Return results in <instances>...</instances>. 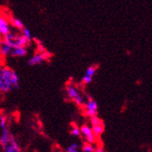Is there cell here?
Wrapping results in <instances>:
<instances>
[{
	"label": "cell",
	"mask_w": 152,
	"mask_h": 152,
	"mask_svg": "<svg viewBox=\"0 0 152 152\" xmlns=\"http://www.w3.org/2000/svg\"><path fill=\"white\" fill-rule=\"evenodd\" d=\"M20 77L16 71L9 66H0V92L7 94L19 87Z\"/></svg>",
	"instance_id": "cell-1"
},
{
	"label": "cell",
	"mask_w": 152,
	"mask_h": 152,
	"mask_svg": "<svg viewBox=\"0 0 152 152\" xmlns=\"http://www.w3.org/2000/svg\"><path fill=\"white\" fill-rule=\"evenodd\" d=\"M65 95H66L67 99L69 101L73 102L76 105L81 107L85 100L86 96L84 92L80 89V87L75 83H67L65 86Z\"/></svg>",
	"instance_id": "cell-2"
},
{
	"label": "cell",
	"mask_w": 152,
	"mask_h": 152,
	"mask_svg": "<svg viewBox=\"0 0 152 152\" xmlns=\"http://www.w3.org/2000/svg\"><path fill=\"white\" fill-rule=\"evenodd\" d=\"M82 112L85 117H87L89 118L95 117L98 114V104L97 102L92 99L91 96H86V100L81 107Z\"/></svg>",
	"instance_id": "cell-3"
},
{
	"label": "cell",
	"mask_w": 152,
	"mask_h": 152,
	"mask_svg": "<svg viewBox=\"0 0 152 152\" xmlns=\"http://www.w3.org/2000/svg\"><path fill=\"white\" fill-rule=\"evenodd\" d=\"M10 120L4 111L0 110V144L10 136Z\"/></svg>",
	"instance_id": "cell-4"
},
{
	"label": "cell",
	"mask_w": 152,
	"mask_h": 152,
	"mask_svg": "<svg viewBox=\"0 0 152 152\" xmlns=\"http://www.w3.org/2000/svg\"><path fill=\"white\" fill-rule=\"evenodd\" d=\"M0 152H23L16 138L11 135L0 144Z\"/></svg>",
	"instance_id": "cell-5"
},
{
	"label": "cell",
	"mask_w": 152,
	"mask_h": 152,
	"mask_svg": "<svg viewBox=\"0 0 152 152\" xmlns=\"http://www.w3.org/2000/svg\"><path fill=\"white\" fill-rule=\"evenodd\" d=\"M50 57H51V54L46 50L43 51H38L29 59L27 64L30 66H36V65H39L42 63L49 60Z\"/></svg>",
	"instance_id": "cell-6"
},
{
	"label": "cell",
	"mask_w": 152,
	"mask_h": 152,
	"mask_svg": "<svg viewBox=\"0 0 152 152\" xmlns=\"http://www.w3.org/2000/svg\"><path fill=\"white\" fill-rule=\"evenodd\" d=\"M90 123H91V128L92 130V133L95 135V137H100L104 131V124L103 122V121L100 118H98V116L92 117L90 118Z\"/></svg>",
	"instance_id": "cell-7"
},
{
	"label": "cell",
	"mask_w": 152,
	"mask_h": 152,
	"mask_svg": "<svg viewBox=\"0 0 152 152\" xmlns=\"http://www.w3.org/2000/svg\"><path fill=\"white\" fill-rule=\"evenodd\" d=\"M79 129H80V137L85 143L94 144L96 142V137L92 133V130L89 124H83L79 127Z\"/></svg>",
	"instance_id": "cell-8"
},
{
	"label": "cell",
	"mask_w": 152,
	"mask_h": 152,
	"mask_svg": "<svg viewBox=\"0 0 152 152\" xmlns=\"http://www.w3.org/2000/svg\"><path fill=\"white\" fill-rule=\"evenodd\" d=\"M97 68H98L97 65H91V66H89L87 69H86L85 74L81 78L82 84L88 85V84H91L92 82V80H94V76L96 74Z\"/></svg>",
	"instance_id": "cell-9"
},
{
	"label": "cell",
	"mask_w": 152,
	"mask_h": 152,
	"mask_svg": "<svg viewBox=\"0 0 152 152\" xmlns=\"http://www.w3.org/2000/svg\"><path fill=\"white\" fill-rule=\"evenodd\" d=\"M11 29H10V24L9 20L5 16L0 14V36L5 37L6 35H8Z\"/></svg>",
	"instance_id": "cell-10"
},
{
	"label": "cell",
	"mask_w": 152,
	"mask_h": 152,
	"mask_svg": "<svg viewBox=\"0 0 152 152\" xmlns=\"http://www.w3.org/2000/svg\"><path fill=\"white\" fill-rule=\"evenodd\" d=\"M29 44H30V42L22 34H18L15 38V40L13 41V48H16V47H26L27 48Z\"/></svg>",
	"instance_id": "cell-11"
},
{
	"label": "cell",
	"mask_w": 152,
	"mask_h": 152,
	"mask_svg": "<svg viewBox=\"0 0 152 152\" xmlns=\"http://www.w3.org/2000/svg\"><path fill=\"white\" fill-rule=\"evenodd\" d=\"M27 54V48L26 47H16L12 48L10 56L11 57H24Z\"/></svg>",
	"instance_id": "cell-12"
},
{
	"label": "cell",
	"mask_w": 152,
	"mask_h": 152,
	"mask_svg": "<svg viewBox=\"0 0 152 152\" xmlns=\"http://www.w3.org/2000/svg\"><path fill=\"white\" fill-rule=\"evenodd\" d=\"M11 50H12V48L9 44H7L3 39L0 40V54L2 56H4V57L9 56L10 54Z\"/></svg>",
	"instance_id": "cell-13"
},
{
	"label": "cell",
	"mask_w": 152,
	"mask_h": 152,
	"mask_svg": "<svg viewBox=\"0 0 152 152\" xmlns=\"http://www.w3.org/2000/svg\"><path fill=\"white\" fill-rule=\"evenodd\" d=\"M10 24H11L15 29L20 30V31L23 30L25 27L23 23L20 19H18V18H10Z\"/></svg>",
	"instance_id": "cell-14"
},
{
	"label": "cell",
	"mask_w": 152,
	"mask_h": 152,
	"mask_svg": "<svg viewBox=\"0 0 152 152\" xmlns=\"http://www.w3.org/2000/svg\"><path fill=\"white\" fill-rule=\"evenodd\" d=\"M70 134L75 137H80V129L76 123H72L70 126Z\"/></svg>",
	"instance_id": "cell-15"
},
{
	"label": "cell",
	"mask_w": 152,
	"mask_h": 152,
	"mask_svg": "<svg viewBox=\"0 0 152 152\" xmlns=\"http://www.w3.org/2000/svg\"><path fill=\"white\" fill-rule=\"evenodd\" d=\"M65 152H81V148L77 143H72L66 148Z\"/></svg>",
	"instance_id": "cell-16"
},
{
	"label": "cell",
	"mask_w": 152,
	"mask_h": 152,
	"mask_svg": "<svg viewBox=\"0 0 152 152\" xmlns=\"http://www.w3.org/2000/svg\"><path fill=\"white\" fill-rule=\"evenodd\" d=\"M94 150H95L94 144L85 143L82 146V148H81V151L82 152H94Z\"/></svg>",
	"instance_id": "cell-17"
},
{
	"label": "cell",
	"mask_w": 152,
	"mask_h": 152,
	"mask_svg": "<svg viewBox=\"0 0 152 152\" xmlns=\"http://www.w3.org/2000/svg\"><path fill=\"white\" fill-rule=\"evenodd\" d=\"M22 31V35L27 39V40L31 43V41H32V34H31V31L27 28V27H24L23 30H21Z\"/></svg>",
	"instance_id": "cell-18"
},
{
	"label": "cell",
	"mask_w": 152,
	"mask_h": 152,
	"mask_svg": "<svg viewBox=\"0 0 152 152\" xmlns=\"http://www.w3.org/2000/svg\"><path fill=\"white\" fill-rule=\"evenodd\" d=\"M94 152H105V151H104V148H103V147L98 146V147H95V150H94Z\"/></svg>",
	"instance_id": "cell-19"
}]
</instances>
